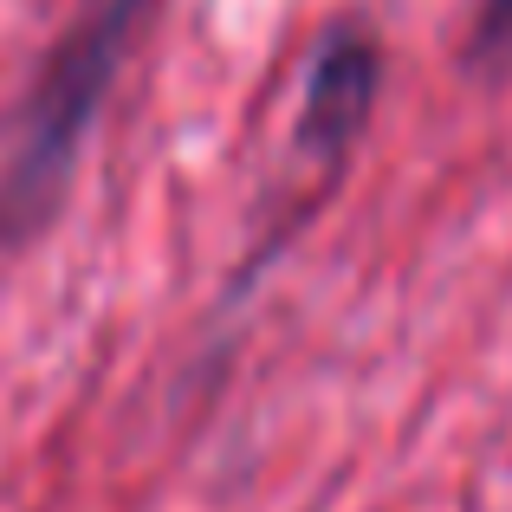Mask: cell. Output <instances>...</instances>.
Here are the masks:
<instances>
[{
    "label": "cell",
    "instance_id": "obj_3",
    "mask_svg": "<svg viewBox=\"0 0 512 512\" xmlns=\"http://www.w3.org/2000/svg\"><path fill=\"white\" fill-rule=\"evenodd\" d=\"M480 52L487 59H506L512 52V0H487L480 7Z\"/></svg>",
    "mask_w": 512,
    "mask_h": 512
},
{
    "label": "cell",
    "instance_id": "obj_2",
    "mask_svg": "<svg viewBox=\"0 0 512 512\" xmlns=\"http://www.w3.org/2000/svg\"><path fill=\"white\" fill-rule=\"evenodd\" d=\"M376 85V52L363 33H331L325 52L305 72V111H299V150L305 156H338L363 124V104Z\"/></svg>",
    "mask_w": 512,
    "mask_h": 512
},
{
    "label": "cell",
    "instance_id": "obj_1",
    "mask_svg": "<svg viewBox=\"0 0 512 512\" xmlns=\"http://www.w3.org/2000/svg\"><path fill=\"white\" fill-rule=\"evenodd\" d=\"M137 20V0H111L98 20H85V33L52 59L46 85L33 91L20 124V150L7 163V182H0V221H33L46 208L52 182L72 163L78 137H85L91 111L104 98V78L117 72V52H124V33Z\"/></svg>",
    "mask_w": 512,
    "mask_h": 512
}]
</instances>
